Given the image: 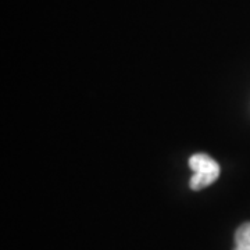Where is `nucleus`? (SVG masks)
Here are the masks:
<instances>
[{"label": "nucleus", "mask_w": 250, "mask_h": 250, "mask_svg": "<svg viewBox=\"0 0 250 250\" xmlns=\"http://www.w3.org/2000/svg\"><path fill=\"white\" fill-rule=\"evenodd\" d=\"M189 167L193 171V175L189 179V187L192 190H202L210 187L220 177L218 163L205 153H196L190 156Z\"/></svg>", "instance_id": "nucleus-1"}, {"label": "nucleus", "mask_w": 250, "mask_h": 250, "mask_svg": "<svg viewBox=\"0 0 250 250\" xmlns=\"http://www.w3.org/2000/svg\"><path fill=\"white\" fill-rule=\"evenodd\" d=\"M233 250H250V223L242 224L236 229Z\"/></svg>", "instance_id": "nucleus-2"}]
</instances>
